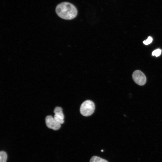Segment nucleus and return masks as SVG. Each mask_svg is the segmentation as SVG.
<instances>
[{
	"label": "nucleus",
	"mask_w": 162,
	"mask_h": 162,
	"mask_svg": "<svg viewBox=\"0 0 162 162\" xmlns=\"http://www.w3.org/2000/svg\"><path fill=\"white\" fill-rule=\"evenodd\" d=\"M56 11L60 17L66 20L74 19L77 14L76 7L72 4L66 2L58 4L56 8Z\"/></svg>",
	"instance_id": "f257e3e1"
},
{
	"label": "nucleus",
	"mask_w": 162,
	"mask_h": 162,
	"mask_svg": "<svg viewBox=\"0 0 162 162\" xmlns=\"http://www.w3.org/2000/svg\"><path fill=\"white\" fill-rule=\"evenodd\" d=\"M45 122L48 128L54 130H58L61 127V124L55 120L54 117L51 116L49 115L46 116Z\"/></svg>",
	"instance_id": "20e7f679"
},
{
	"label": "nucleus",
	"mask_w": 162,
	"mask_h": 162,
	"mask_svg": "<svg viewBox=\"0 0 162 162\" xmlns=\"http://www.w3.org/2000/svg\"><path fill=\"white\" fill-rule=\"evenodd\" d=\"M55 114L54 118L60 124L64 122V116L62 112V108L58 106L56 107L54 110Z\"/></svg>",
	"instance_id": "39448f33"
},
{
	"label": "nucleus",
	"mask_w": 162,
	"mask_h": 162,
	"mask_svg": "<svg viewBox=\"0 0 162 162\" xmlns=\"http://www.w3.org/2000/svg\"><path fill=\"white\" fill-rule=\"evenodd\" d=\"M95 104L91 100H87L84 101L81 105L80 111L83 116H88L92 115L95 110Z\"/></svg>",
	"instance_id": "f03ea898"
},
{
	"label": "nucleus",
	"mask_w": 162,
	"mask_h": 162,
	"mask_svg": "<svg viewBox=\"0 0 162 162\" xmlns=\"http://www.w3.org/2000/svg\"><path fill=\"white\" fill-rule=\"evenodd\" d=\"M90 162H108L107 160L97 156H93L91 158Z\"/></svg>",
	"instance_id": "423d86ee"
},
{
	"label": "nucleus",
	"mask_w": 162,
	"mask_h": 162,
	"mask_svg": "<svg viewBox=\"0 0 162 162\" xmlns=\"http://www.w3.org/2000/svg\"><path fill=\"white\" fill-rule=\"evenodd\" d=\"M152 38L150 36L148 37V38L145 40L143 41V43L145 45H148L152 43Z\"/></svg>",
	"instance_id": "1a4fd4ad"
},
{
	"label": "nucleus",
	"mask_w": 162,
	"mask_h": 162,
	"mask_svg": "<svg viewBox=\"0 0 162 162\" xmlns=\"http://www.w3.org/2000/svg\"><path fill=\"white\" fill-rule=\"evenodd\" d=\"M101 151L102 152H103V151H104V150H101Z\"/></svg>",
	"instance_id": "9d476101"
},
{
	"label": "nucleus",
	"mask_w": 162,
	"mask_h": 162,
	"mask_svg": "<svg viewBox=\"0 0 162 162\" xmlns=\"http://www.w3.org/2000/svg\"><path fill=\"white\" fill-rule=\"evenodd\" d=\"M132 78L134 82L140 86L144 85L146 82V78L145 75L139 70H136L133 72Z\"/></svg>",
	"instance_id": "7ed1b4c3"
},
{
	"label": "nucleus",
	"mask_w": 162,
	"mask_h": 162,
	"mask_svg": "<svg viewBox=\"0 0 162 162\" xmlns=\"http://www.w3.org/2000/svg\"><path fill=\"white\" fill-rule=\"evenodd\" d=\"M161 52V50L159 49H157L153 51L152 53V56H155L156 57L159 56Z\"/></svg>",
	"instance_id": "6e6552de"
},
{
	"label": "nucleus",
	"mask_w": 162,
	"mask_h": 162,
	"mask_svg": "<svg viewBox=\"0 0 162 162\" xmlns=\"http://www.w3.org/2000/svg\"><path fill=\"white\" fill-rule=\"evenodd\" d=\"M7 159V153L2 151L0 152V162H6Z\"/></svg>",
	"instance_id": "0eeeda50"
}]
</instances>
